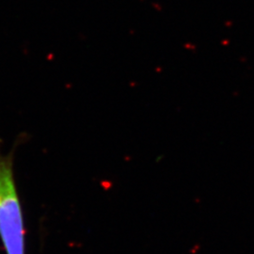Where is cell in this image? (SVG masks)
Returning a JSON list of instances; mask_svg holds the SVG:
<instances>
[{"mask_svg":"<svg viewBox=\"0 0 254 254\" xmlns=\"http://www.w3.org/2000/svg\"><path fill=\"white\" fill-rule=\"evenodd\" d=\"M13 148L3 154L0 143V240L6 254H26V227L13 172Z\"/></svg>","mask_w":254,"mask_h":254,"instance_id":"1","label":"cell"}]
</instances>
